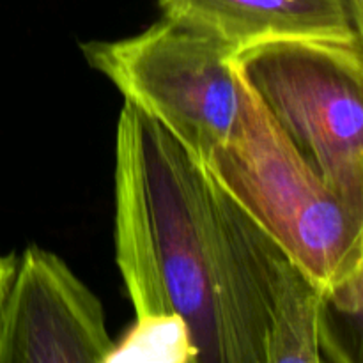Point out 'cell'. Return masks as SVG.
Wrapping results in <instances>:
<instances>
[{"instance_id": "30bf717a", "label": "cell", "mask_w": 363, "mask_h": 363, "mask_svg": "<svg viewBox=\"0 0 363 363\" xmlns=\"http://www.w3.org/2000/svg\"><path fill=\"white\" fill-rule=\"evenodd\" d=\"M14 268H16V255L0 254V308H2L4 300H6V294L11 286V280H13Z\"/></svg>"}, {"instance_id": "7a4b0ae2", "label": "cell", "mask_w": 363, "mask_h": 363, "mask_svg": "<svg viewBox=\"0 0 363 363\" xmlns=\"http://www.w3.org/2000/svg\"><path fill=\"white\" fill-rule=\"evenodd\" d=\"M204 167L323 296L360 268L363 201L323 179L247 82L236 133Z\"/></svg>"}, {"instance_id": "52a82bcc", "label": "cell", "mask_w": 363, "mask_h": 363, "mask_svg": "<svg viewBox=\"0 0 363 363\" xmlns=\"http://www.w3.org/2000/svg\"><path fill=\"white\" fill-rule=\"evenodd\" d=\"M323 293L286 257L279 259L269 301L266 363H321Z\"/></svg>"}, {"instance_id": "9c48e42d", "label": "cell", "mask_w": 363, "mask_h": 363, "mask_svg": "<svg viewBox=\"0 0 363 363\" xmlns=\"http://www.w3.org/2000/svg\"><path fill=\"white\" fill-rule=\"evenodd\" d=\"M147 360L195 363V351L183 319L177 315L137 319L123 344H116L108 362Z\"/></svg>"}, {"instance_id": "8992f818", "label": "cell", "mask_w": 363, "mask_h": 363, "mask_svg": "<svg viewBox=\"0 0 363 363\" xmlns=\"http://www.w3.org/2000/svg\"><path fill=\"white\" fill-rule=\"evenodd\" d=\"M163 16L211 34L234 52L291 39L360 43L351 0H158Z\"/></svg>"}, {"instance_id": "ba28073f", "label": "cell", "mask_w": 363, "mask_h": 363, "mask_svg": "<svg viewBox=\"0 0 363 363\" xmlns=\"http://www.w3.org/2000/svg\"><path fill=\"white\" fill-rule=\"evenodd\" d=\"M323 360L363 363V261L360 268L323 296Z\"/></svg>"}, {"instance_id": "277c9868", "label": "cell", "mask_w": 363, "mask_h": 363, "mask_svg": "<svg viewBox=\"0 0 363 363\" xmlns=\"http://www.w3.org/2000/svg\"><path fill=\"white\" fill-rule=\"evenodd\" d=\"M234 66L326 183L363 201V46L291 39L234 53Z\"/></svg>"}, {"instance_id": "5b68a950", "label": "cell", "mask_w": 363, "mask_h": 363, "mask_svg": "<svg viewBox=\"0 0 363 363\" xmlns=\"http://www.w3.org/2000/svg\"><path fill=\"white\" fill-rule=\"evenodd\" d=\"M113 347L99 298L59 255L28 247L0 308V363H103Z\"/></svg>"}, {"instance_id": "3957f363", "label": "cell", "mask_w": 363, "mask_h": 363, "mask_svg": "<svg viewBox=\"0 0 363 363\" xmlns=\"http://www.w3.org/2000/svg\"><path fill=\"white\" fill-rule=\"evenodd\" d=\"M96 71L124 101L169 131L197 162L225 145L240 126L245 82L234 48L163 16L145 30L82 46Z\"/></svg>"}, {"instance_id": "8fae6325", "label": "cell", "mask_w": 363, "mask_h": 363, "mask_svg": "<svg viewBox=\"0 0 363 363\" xmlns=\"http://www.w3.org/2000/svg\"><path fill=\"white\" fill-rule=\"evenodd\" d=\"M351 9H353L358 41H360V45L363 46V0H351Z\"/></svg>"}, {"instance_id": "6da1fadb", "label": "cell", "mask_w": 363, "mask_h": 363, "mask_svg": "<svg viewBox=\"0 0 363 363\" xmlns=\"http://www.w3.org/2000/svg\"><path fill=\"white\" fill-rule=\"evenodd\" d=\"M116 261L137 319L177 315L195 363H266L282 250L169 131L124 101Z\"/></svg>"}]
</instances>
